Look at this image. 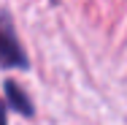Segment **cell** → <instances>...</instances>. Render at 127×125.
I'll use <instances>...</instances> for the list:
<instances>
[{
	"mask_svg": "<svg viewBox=\"0 0 127 125\" xmlns=\"http://www.w3.org/2000/svg\"><path fill=\"white\" fill-rule=\"evenodd\" d=\"M25 65L27 57L14 27L5 16H0V68H25Z\"/></svg>",
	"mask_w": 127,
	"mask_h": 125,
	"instance_id": "cell-1",
	"label": "cell"
},
{
	"mask_svg": "<svg viewBox=\"0 0 127 125\" xmlns=\"http://www.w3.org/2000/svg\"><path fill=\"white\" fill-rule=\"evenodd\" d=\"M5 93H8V98H11V106H14L16 112H22V114H27V117L32 114V103L25 98V93H22V90H19L14 82H8V84H5Z\"/></svg>",
	"mask_w": 127,
	"mask_h": 125,
	"instance_id": "cell-2",
	"label": "cell"
},
{
	"mask_svg": "<svg viewBox=\"0 0 127 125\" xmlns=\"http://www.w3.org/2000/svg\"><path fill=\"white\" fill-rule=\"evenodd\" d=\"M0 125H8L5 123V103L3 101H0Z\"/></svg>",
	"mask_w": 127,
	"mask_h": 125,
	"instance_id": "cell-3",
	"label": "cell"
}]
</instances>
